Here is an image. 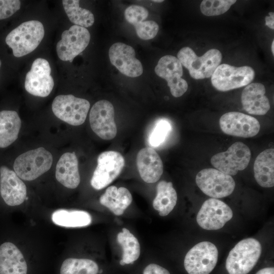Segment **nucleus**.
Wrapping results in <instances>:
<instances>
[{
    "instance_id": "obj_11",
    "label": "nucleus",
    "mask_w": 274,
    "mask_h": 274,
    "mask_svg": "<svg viewBox=\"0 0 274 274\" xmlns=\"http://www.w3.org/2000/svg\"><path fill=\"white\" fill-rule=\"evenodd\" d=\"M90 35L85 27L74 25L62 33L61 39L56 45L58 57L63 61L72 62L89 44Z\"/></svg>"
},
{
    "instance_id": "obj_5",
    "label": "nucleus",
    "mask_w": 274,
    "mask_h": 274,
    "mask_svg": "<svg viewBox=\"0 0 274 274\" xmlns=\"http://www.w3.org/2000/svg\"><path fill=\"white\" fill-rule=\"evenodd\" d=\"M255 75V71L251 66L235 67L223 63L217 67L211 76V82L217 90L227 91L248 85Z\"/></svg>"
},
{
    "instance_id": "obj_8",
    "label": "nucleus",
    "mask_w": 274,
    "mask_h": 274,
    "mask_svg": "<svg viewBox=\"0 0 274 274\" xmlns=\"http://www.w3.org/2000/svg\"><path fill=\"white\" fill-rule=\"evenodd\" d=\"M251 156L249 147L242 142H237L226 151L213 156L211 162L217 169L231 176L247 167Z\"/></svg>"
},
{
    "instance_id": "obj_23",
    "label": "nucleus",
    "mask_w": 274,
    "mask_h": 274,
    "mask_svg": "<svg viewBox=\"0 0 274 274\" xmlns=\"http://www.w3.org/2000/svg\"><path fill=\"white\" fill-rule=\"evenodd\" d=\"M254 177L262 187L274 185V149H267L256 157L254 164Z\"/></svg>"
},
{
    "instance_id": "obj_38",
    "label": "nucleus",
    "mask_w": 274,
    "mask_h": 274,
    "mask_svg": "<svg viewBox=\"0 0 274 274\" xmlns=\"http://www.w3.org/2000/svg\"><path fill=\"white\" fill-rule=\"evenodd\" d=\"M256 274H274L273 267H266L257 272Z\"/></svg>"
},
{
    "instance_id": "obj_19",
    "label": "nucleus",
    "mask_w": 274,
    "mask_h": 274,
    "mask_svg": "<svg viewBox=\"0 0 274 274\" xmlns=\"http://www.w3.org/2000/svg\"><path fill=\"white\" fill-rule=\"evenodd\" d=\"M136 166L141 178L148 183L158 181L163 173L161 159L156 151L150 147L144 148L139 151Z\"/></svg>"
},
{
    "instance_id": "obj_28",
    "label": "nucleus",
    "mask_w": 274,
    "mask_h": 274,
    "mask_svg": "<svg viewBox=\"0 0 274 274\" xmlns=\"http://www.w3.org/2000/svg\"><path fill=\"white\" fill-rule=\"evenodd\" d=\"M117 241L123 251L122 259L120 261L121 265L132 263L139 258L141 253L140 245L138 239L129 230L123 228L122 232L117 234Z\"/></svg>"
},
{
    "instance_id": "obj_16",
    "label": "nucleus",
    "mask_w": 274,
    "mask_h": 274,
    "mask_svg": "<svg viewBox=\"0 0 274 274\" xmlns=\"http://www.w3.org/2000/svg\"><path fill=\"white\" fill-rule=\"evenodd\" d=\"M222 131L225 134L242 138H251L259 131L260 125L254 117L237 112H228L219 120Z\"/></svg>"
},
{
    "instance_id": "obj_13",
    "label": "nucleus",
    "mask_w": 274,
    "mask_h": 274,
    "mask_svg": "<svg viewBox=\"0 0 274 274\" xmlns=\"http://www.w3.org/2000/svg\"><path fill=\"white\" fill-rule=\"evenodd\" d=\"M51 67L45 59L38 58L33 62L25 77L24 87L30 94L46 97L52 91L54 82L51 75Z\"/></svg>"
},
{
    "instance_id": "obj_4",
    "label": "nucleus",
    "mask_w": 274,
    "mask_h": 274,
    "mask_svg": "<svg viewBox=\"0 0 274 274\" xmlns=\"http://www.w3.org/2000/svg\"><path fill=\"white\" fill-rule=\"evenodd\" d=\"M52 162L51 153L44 148L40 147L18 156L14 161L13 167L20 179L32 181L47 172Z\"/></svg>"
},
{
    "instance_id": "obj_26",
    "label": "nucleus",
    "mask_w": 274,
    "mask_h": 274,
    "mask_svg": "<svg viewBox=\"0 0 274 274\" xmlns=\"http://www.w3.org/2000/svg\"><path fill=\"white\" fill-rule=\"evenodd\" d=\"M156 196L153 201V207L161 216L169 214L175 208L177 201V194L170 182L161 181L156 187Z\"/></svg>"
},
{
    "instance_id": "obj_32",
    "label": "nucleus",
    "mask_w": 274,
    "mask_h": 274,
    "mask_svg": "<svg viewBox=\"0 0 274 274\" xmlns=\"http://www.w3.org/2000/svg\"><path fill=\"white\" fill-rule=\"evenodd\" d=\"M172 129L169 122L161 119L156 123L149 136V143L153 147H157L162 143Z\"/></svg>"
},
{
    "instance_id": "obj_18",
    "label": "nucleus",
    "mask_w": 274,
    "mask_h": 274,
    "mask_svg": "<svg viewBox=\"0 0 274 274\" xmlns=\"http://www.w3.org/2000/svg\"><path fill=\"white\" fill-rule=\"evenodd\" d=\"M0 193L5 202L10 206H19L26 197V187L16 173L8 167H0Z\"/></svg>"
},
{
    "instance_id": "obj_35",
    "label": "nucleus",
    "mask_w": 274,
    "mask_h": 274,
    "mask_svg": "<svg viewBox=\"0 0 274 274\" xmlns=\"http://www.w3.org/2000/svg\"><path fill=\"white\" fill-rule=\"evenodd\" d=\"M18 0H0V20L10 17L20 8Z\"/></svg>"
},
{
    "instance_id": "obj_31",
    "label": "nucleus",
    "mask_w": 274,
    "mask_h": 274,
    "mask_svg": "<svg viewBox=\"0 0 274 274\" xmlns=\"http://www.w3.org/2000/svg\"><path fill=\"white\" fill-rule=\"evenodd\" d=\"M236 2L235 0H204L200 4V9L206 16H217L227 12Z\"/></svg>"
},
{
    "instance_id": "obj_14",
    "label": "nucleus",
    "mask_w": 274,
    "mask_h": 274,
    "mask_svg": "<svg viewBox=\"0 0 274 274\" xmlns=\"http://www.w3.org/2000/svg\"><path fill=\"white\" fill-rule=\"evenodd\" d=\"M232 216V211L227 204L212 198L203 202L197 214L196 221L204 229L218 230L223 227Z\"/></svg>"
},
{
    "instance_id": "obj_6",
    "label": "nucleus",
    "mask_w": 274,
    "mask_h": 274,
    "mask_svg": "<svg viewBox=\"0 0 274 274\" xmlns=\"http://www.w3.org/2000/svg\"><path fill=\"white\" fill-rule=\"evenodd\" d=\"M90 108L89 102L73 95H59L54 99L52 110L54 114L68 124L78 126L85 121Z\"/></svg>"
},
{
    "instance_id": "obj_20",
    "label": "nucleus",
    "mask_w": 274,
    "mask_h": 274,
    "mask_svg": "<svg viewBox=\"0 0 274 274\" xmlns=\"http://www.w3.org/2000/svg\"><path fill=\"white\" fill-rule=\"evenodd\" d=\"M265 93V87L261 83H253L247 85L241 96L243 109L252 115H264L266 114L270 106Z\"/></svg>"
},
{
    "instance_id": "obj_37",
    "label": "nucleus",
    "mask_w": 274,
    "mask_h": 274,
    "mask_svg": "<svg viewBox=\"0 0 274 274\" xmlns=\"http://www.w3.org/2000/svg\"><path fill=\"white\" fill-rule=\"evenodd\" d=\"M269 16L265 18V25L271 29H274V13L270 12L268 13Z\"/></svg>"
},
{
    "instance_id": "obj_39",
    "label": "nucleus",
    "mask_w": 274,
    "mask_h": 274,
    "mask_svg": "<svg viewBox=\"0 0 274 274\" xmlns=\"http://www.w3.org/2000/svg\"><path fill=\"white\" fill-rule=\"evenodd\" d=\"M271 52L274 54V40H272V44H271Z\"/></svg>"
},
{
    "instance_id": "obj_21",
    "label": "nucleus",
    "mask_w": 274,
    "mask_h": 274,
    "mask_svg": "<svg viewBox=\"0 0 274 274\" xmlns=\"http://www.w3.org/2000/svg\"><path fill=\"white\" fill-rule=\"evenodd\" d=\"M27 266L19 249L13 243L0 246V274H27Z\"/></svg>"
},
{
    "instance_id": "obj_7",
    "label": "nucleus",
    "mask_w": 274,
    "mask_h": 274,
    "mask_svg": "<svg viewBox=\"0 0 274 274\" xmlns=\"http://www.w3.org/2000/svg\"><path fill=\"white\" fill-rule=\"evenodd\" d=\"M218 251L214 244L202 242L192 247L186 254L184 267L188 274H209L215 268Z\"/></svg>"
},
{
    "instance_id": "obj_29",
    "label": "nucleus",
    "mask_w": 274,
    "mask_h": 274,
    "mask_svg": "<svg viewBox=\"0 0 274 274\" xmlns=\"http://www.w3.org/2000/svg\"><path fill=\"white\" fill-rule=\"evenodd\" d=\"M79 2L78 0H63V7L70 20L75 25L85 28L90 27L94 23V15L89 10L81 8Z\"/></svg>"
},
{
    "instance_id": "obj_15",
    "label": "nucleus",
    "mask_w": 274,
    "mask_h": 274,
    "mask_svg": "<svg viewBox=\"0 0 274 274\" xmlns=\"http://www.w3.org/2000/svg\"><path fill=\"white\" fill-rule=\"evenodd\" d=\"M157 76L165 79L173 96L178 97L187 90L188 84L182 78L183 74L182 65L174 56L167 55L162 57L155 67Z\"/></svg>"
},
{
    "instance_id": "obj_34",
    "label": "nucleus",
    "mask_w": 274,
    "mask_h": 274,
    "mask_svg": "<svg viewBox=\"0 0 274 274\" xmlns=\"http://www.w3.org/2000/svg\"><path fill=\"white\" fill-rule=\"evenodd\" d=\"M148 15L149 12L145 8L138 5L130 6L124 11L125 19L133 25L144 21Z\"/></svg>"
},
{
    "instance_id": "obj_33",
    "label": "nucleus",
    "mask_w": 274,
    "mask_h": 274,
    "mask_svg": "<svg viewBox=\"0 0 274 274\" xmlns=\"http://www.w3.org/2000/svg\"><path fill=\"white\" fill-rule=\"evenodd\" d=\"M133 26L138 36L144 40L154 38L159 30L157 23L152 20L142 21Z\"/></svg>"
},
{
    "instance_id": "obj_36",
    "label": "nucleus",
    "mask_w": 274,
    "mask_h": 274,
    "mask_svg": "<svg viewBox=\"0 0 274 274\" xmlns=\"http://www.w3.org/2000/svg\"><path fill=\"white\" fill-rule=\"evenodd\" d=\"M143 274H170L165 268L155 263L148 265L143 270Z\"/></svg>"
},
{
    "instance_id": "obj_12",
    "label": "nucleus",
    "mask_w": 274,
    "mask_h": 274,
    "mask_svg": "<svg viewBox=\"0 0 274 274\" xmlns=\"http://www.w3.org/2000/svg\"><path fill=\"white\" fill-rule=\"evenodd\" d=\"M113 105L108 100H100L95 103L89 114L90 127L99 138L105 140L114 139L117 134Z\"/></svg>"
},
{
    "instance_id": "obj_41",
    "label": "nucleus",
    "mask_w": 274,
    "mask_h": 274,
    "mask_svg": "<svg viewBox=\"0 0 274 274\" xmlns=\"http://www.w3.org/2000/svg\"><path fill=\"white\" fill-rule=\"evenodd\" d=\"M1 64H2V62H1V60H0V67H1Z\"/></svg>"
},
{
    "instance_id": "obj_2",
    "label": "nucleus",
    "mask_w": 274,
    "mask_h": 274,
    "mask_svg": "<svg viewBox=\"0 0 274 274\" xmlns=\"http://www.w3.org/2000/svg\"><path fill=\"white\" fill-rule=\"evenodd\" d=\"M177 58L192 78L202 79L212 76L220 65L222 55L219 50L212 49L198 57L191 48L185 47L178 52Z\"/></svg>"
},
{
    "instance_id": "obj_40",
    "label": "nucleus",
    "mask_w": 274,
    "mask_h": 274,
    "mask_svg": "<svg viewBox=\"0 0 274 274\" xmlns=\"http://www.w3.org/2000/svg\"><path fill=\"white\" fill-rule=\"evenodd\" d=\"M153 2H155V3H162L163 2V0H154V1H152Z\"/></svg>"
},
{
    "instance_id": "obj_27",
    "label": "nucleus",
    "mask_w": 274,
    "mask_h": 274,
    "mask_svg": "<svg viewBox=\"0 0 274 274\" xmlns=\"http://www.w3.org/2000/svg\"><path fill=\"white\" fill-rule=\"evenodd\" d=\"M51 219L54 224L65 227H84L92 222L88 212L80 210H58L53 212Z\"/></svg>"
},
{
    "instance_id": "obj_24",
    "label": "nucleus",
    "mask_w": 274,
    "mask_h": 274,
    "mask_svg": "<svg viewBox=\"0 0 274 274\" xmlns=\"http://www.w3.org/2000/svg\"><path fill=\"white\" fill-rule=\"evenodd\" d=\"M132 200L131 194L127 188L115 186L109 187L99 198L100 203L117 216L122 215Z\"/></svg>"
},
{
    "instance_id": "obj_17",
    "label": "nucleus",
    "mask_w": 274,
    "mask_h": 274,
    "mask_svg": "<svg viewBox=\"0 0 274 274\" xmlns=\"http://www.w3.org/2000/svg\"><path fill=\"white\" fill-rule=\"evenodd\" d=\"M111 63L123 75L135 78L141 76L143 68L140 61L135 58L134 49L123 43H116L109 49Z\"/></svg>"
},
{
    "instance_id": "obj_3",
    "label": "nucleus",
    "mask_w": 274,
    "mask_h": 274,
    "mask_svg": "<svg viewBox=\"0 0 274 274\" xmlns=\"http://www.w3.org/2000/svg\"><path fill=\"white\" fill-rule=\"evenodd\" d=\"M261 253L260 242L253 238L238 242L230 251L226 261L229 274H247L256 265Z\"/></svg>"
},
{
    "instance_id": "obj_30",
    "label": "nucleus",
    "mask_w": 274,
    "mask_h": 274,
    "mask_svg": "<svg viewBox=\"0 0 274 274\" xmlns=\"http://www.w3.org/2000/svg\"><path fill=\"white\" fill-rule=\"evenodd\" d=\"M98 266L92 260L70 258L62 263L60 274H97Z\"/></svg>"
},
{
    "instance_id": "obj_10",
    "label": "nucleus",
    "mask_w": 274,
    "mask_h": 274,
    "mask_svg": "<svg viewBox=\"0 0 274 274\" xmlns=\"http://www.w3.org/2000/svg\"><path fill=\"white\" fill-rule=\"evenodd\" d=\"M195 181L199 189L214 198L226 197L234 190L235 183L230 175L214 168H205L196 175Z\"/></svg>"
},
{
    "instance_id": "obj_25",
    "label": "nucleus",
    "mask_w": 274,
    "mask_h": 274,
    "mask_svg": "<svg viewBox=\"0 0 274 274\" xmlns=\"http://www.w3.org/2000/svg\"><path fill=\"white\" fill-rule=\"evenodd\" d=\"M21 126V119L16 111L0 112V148H6L17 140Z\"/></svg>"
},
{
    "instance_id": "obj_1",
    "label": "nucleus",
    "mask_w": 274,
    "mask_h": 274,
    "mask_svg": "<svg viewBox=\"0 0 274 274\" xmlns=\"http://www.w3.org/2000/svg\"><path fill=\"white\" fill-rule=\"evenodd\" d=\"M45 34L43 24L37 20L24 22L12 30L6 37V43L16 57L27 55L35 50Z\"/></svg>"
},
{
    "instance_id": "obj_22",
    "label": "nucleus",
    "mask_w": 274,
    "mask_h": 274,
    "mask_svg": "<svg viewBox=\"0 0 274 274\" xmlns=\"http://www.w3.org/2000/svg\"><path fill=\"white\" fill-rule=\"evenodd\" d=\"M55 177L65 187L75 189L78 186L80 176L75 152H66L61 156L56 164Z\"/></svg>"
},
{
    "instance_id": "obj_9",
    "label": "nucleus",
    "mask_w": 274,
    "mask_h": 274,
    "mask_svg": "<svg viewBox=\"0 0 274 274\" xmlns=\"http://www.w3.org/2000/svg\"><path fill=\"white\" fill-rule=\"evenodd\" d=\"M97 162L90 183L95 189L100 190L119 175L125 165V159L119 152L108 151L98 155Z\"/></svg>"
}]
</instances>
